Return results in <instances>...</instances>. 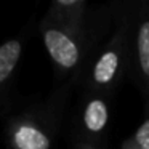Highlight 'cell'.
<instances>
[{"mask_svg": "<svg viewBox=\"0 0 149 149\" xmlns=\"http://www.w3.org/2000/svg\"><path fill=\"white\" fill-rule=\"evenodd\" d=\"M109 122V106L103 95L90 93L84 101L80 112L82 132L88 138H98L103 135Z\"/></svg>", "mask_w": 149, "mask_h": 149, "instance_id": "5", "label": "cell"}, {"mask_svg": "<svg viewBox=\"0 0 149 149\" xmlns=\"http://www.w3.org/2000/svg\"><path fill=\"white\" fill-rule=\"evenodd\" d=\"M42 42L59 75L74 74L80 69L87 50V29L59 24L43 18L40 21Z\"/></svg>", "mask_w": 149, "mask_h": 149, "instance_id": "2", "label": "cell"}, {"mask_svg": "<svg viewBox=\"0 0 149 149\" xmlns=\"http://www.w3.org/2000/svg\"><path fill=\"white\" fill-rule=\"evenodd\" d=\"M27 37L24 34L7 40L0 45V116L10 112L13 100L11 93L16 82V74L24 53Z\"/></svg>", "mask_w": 149, "mask_h": 149, "instance_id": "4", "label": "cell"}, {"mask_svg": "<svg viewBox=\"0 0 149 149\" xmlns=\"http://www.w3.org/2000/svg\"><path fill=\"white\" fill-rule=\"evenodd\" d=\"M123 39L122 31H119L93 61L87 79V85L91 93L104 95L106 91L112 90L114 85L117 84L120 74H122L123 56H125Z\"/></svg>", "mask_w": 149, "mask_h": 149, "instance_id": "3", "label": "cell"}, {"mask_svg": "<svg viewBox=\"0 0 149 149\" xmlns=\"http://www.w3.org/2000/svg\"><path fill=\"white\" fill-rule=\"evenodd\" d=\"M66 98L68 88H58L45 101L11 116L5 125L7 149H53Z\"/></svg>", "mask_w": 149, "mask_h": 149, "instance_id": "1", "label": "cell"}, {"mask_svg": "<svg viewBox=\"0 0 149 149\" xmlns=\"http://www.w3.org/2000/svg\"><path fill=\"white\" fill-rule=\"evenodd\" d=\"M87 2L85 0H55L43 18L72 27L85 26Z\"/></svg>", "mask_w": 149, "mask_h": 149, "instance_id": "6", "label": "cell"}, {"mask_svg": "<svg viewBox=\"0 0 149 149\" xmlns=\"http://www.w3.org/2000/svg\"><path fill=\"white\" fill-rule=\"evenodd\" d=\"M75 149H100V148H96L95 144H88V143H79Z\"/></svg>", "mask_w": 149, "mask_h": 149, "instance_id": "9", "label": "cell"}, {"mask_svg": "<svg viewBox=\"0 0 149 149\" xmlns=\"http://www.w3.org/2000/svg\"><path fill=\"white\" fill-rule=\"evenodd\" d=\"M122 149H149V117L127 141H123Z\"/></svg>", "mask_w": 149, "mask_h": 149, "instance_id": "8", "label": "cell"}, {"mask_svg": "<svg viewBox=\"0 0 149 149\" xmlns=\"http://www.w3.org/2000/svg\"><path fill=\"white\" fill-rule=\"evenodd\" d=\"M136 53H138L139 72L149 88V18L139 23L136 34Z\"/></svg>", "mask_w": 149, "mask_h": 149, "instance_id": "7", "label": "cell"}]
</instances>
